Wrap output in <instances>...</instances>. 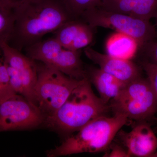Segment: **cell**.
<instances>
[{"label":"cell","mask_w":157,"mask_h":157,"mask_svg":"<svg viewBox=\"0 0 157 157\" xmlns=\"http://www.w3.org/2000/svg\"><path fill=\"white\" fill-rule=\"evenodd\" d=\"M129 120L119 114L101 117L70 135L59 146L46 152L48 157H57L106 151L120 130Z\"/></svg>","instance_id":"cell-3"},{"label":"cell","mask_w":157,"mask_h":157,"mask_svg":"<svg viewBox=\"0 0 157 157\" xmlns=\"http://www.w3.org/2000/svg\"><path fill=\"white\" fill-rule=\"evenodd\" d=\"M82 80L71 78L42 63H37V79L35 87L37 106L46 117L52 115Z\"/></svg>","instance_id":"cell-4"},{"label":"cell","mask_w":157,"mask_h":157,"mask_svg":"<svg viewBox=\"0 0 157 157\" xmlns=\"http://www.w3.org/2000/svg\"><path fill=\"white\" fill-rule=\"evenodd\" d=\"M104 157H130V155L126 149L122 145H119L112 142L105 152Z\"/></svg>","instance_id":"cell-22"},{"label":"cell","mask_w":157,"mask_h":157,"mask_svg":"<svg viewBox=\"0 0 157 157\" xmlns=\"http://www.w3.org/2000/svg\"><path fill=\"white\" fill-rule=\"evenodd\" d=\"M96 28L81 18H75L60 27L54 37L64 48L80 51L91 44Z\"/></svg>","instance_id":"cell-12"},{"label":"cell","mask_w":157,"mask_h":157,"mask_svg":"<svg viewBox=\"0 0 157 157\" xmlns=\"http://www.w3.org/2000/svg\"><path fill=\"white\" fill-rule=\"evenodd\" d=\"M91 85L86 77L83 79L61 107L45 117L44 124L69 135L98 118L107 115L110 110L109 104L96 95Z\"/></svg>","instance_id":"cell-2"},{"label":"cell","mask_w":157,"mask_h":157,"mask_svg":"<svg viewBox=\"0 0 157 157\" xmlns=\"http://www.w3.org/2000/svg\"><path fill=\"white\" fill-rule=\"evenodd\" d=\"M141 67L146 73L147 78L151 85L157 96V66L147 62L142 61Z\"/></svg>","instance_id":"cell-21"},{"label":"cell","mask_w":157,"mask_h":157,"mask_svg":"<svg viewBox=\"0 0 157 157\" xmlns=\"http://www.w3.org/2000/svg\"><path fill=\"white\" fill-rule=\"evenodd\" d=\"M80 18L97 28H105L135 38L141 47L156 37L155 27L150 21L108 11L101 8L86 11Z\"/></svg>","instance_id":"cell-7"},{"label":"cell","mask_w":157,"mask_h":157,"mask_svg":"<svg viewBox=\"0 0 157 157\" xmlns=\"http://www.w3.org/2000/svg\"><path fill=\"white\" fill-rule=\"evenodd\" d=\"M86 56L99 68L125 84L141 76V67L132 60L122 59L97 51L90 46L84 49Z\"/></svg>","instance_id":"cell-11"},{"label":"cell","mask_w":157,"mask_h":157,"mask_svg":"<svg viewBox=\"0 0 157 157\" xmlns=\"http://www.w3.org/2000/svg\"><path fill=\"white\" fill-rule=\"evenodd\" d=\"M99 8L148 21L157 15V0H101Z\"/></svg>","instance_id":"cell-13"},{"label":"cell","mask_w":157,"mask_h":157,"mask_svg":"<svg viewBox=\"0 0 157 157\" xmlns=\"http://www.w3.org/2000/svg\"><path fill=\"white\" fill-rule=\"evenodd\" d=\"M17 94L11 86L7 67L3 61H0V104L14 98Z\"/></svg>","instance_id":"cell-18"},{"label":"cell","mask_w":157,"mask_h":157,"mask_svg":"<svg viewBox=\"0 0 157 157\" xmlns=\"http://www.w3.org/2000/svg\"><path fill=\"white\" fill-rule=\"evenodd\" d=\"M109 104L113 114L147 121L157 112V96L147 78L140 76L126 85Z\"/></svg>","instance_id":"cell-5"},{"label":"cell","mask_w":157,"mask_h":157,"mask_svg":"<svg viewBox=\"0 0 157 157\" xmlns=\"http://www.w3.org/2000/svg\"><path fill=\"white\" fill-rule=\"evenodd\" d=\"M155 18L156 19V26L155 27L156 33V36H157V15Z\"/></svg>","instance_id":"cell-24"},{"label":"cell","mask_w":157,"mask_h":157,"mask_svg":"<svg viewBox=\"0 0 157 157\" xmlns=\"http://www.w3.org/2000/svg\"><path fill=\"white\" fill-rule=\"evenodd\" d=\"M105 48L107 54L110 56L132 60L139 52L141 46L133 37L116 32L107 39Z\"/></svg>","instance_id":"cell-15"},{"label":"cell","mask_w":157,"mask_h":157,"mask_svg":"<svg viewBox=\"0 0 157 157\" xmlns=\"http://www.w3.org/2000/svg\"><path fill=\"white\" fill-rule=\"evenodd\" d=\"M140 51L144 56L143 61L157 66V41L155 39L142 46Z\"/></svg>","instance_id":"cell-19"},{"label":"cell","mask_w":157,"mask_h":157,"mask_svg":"<svg viewBox=\"0 0 157 157\" xmlns=\"http://www.w3.org/2000/svg\"><path fill=\"white\" fill-rule=\"evenodd\" d=\"M0 50L2 53L3 61L17 70L21 76L24 89L23 97L37 105L35 94L37 79V63L36 61L6 42L0 43Z\"/></svg>","instance_id":"cell-9"},{"label":"cell","mask_w":157,"mask_h":157,"mask_svg":"<svg viewBox=\"0 0 157 157\" xmlns=\"http://www.w3.org/2000/svg\"><path fill=\"white\" fill-rule=\"evenodd\" d=\"M117 136L130 157H157V137L147 121L136 122L131 131L120 130Z\"/></svg>","instance_id":"cell-10"},{"label":"cell","mask_w":157,"mask_h":157,"mask_svg":"<svg viewBox=\"0 0 157 157\" xmlns=\"http://www.w3.org/2000/svg\"><path fill=\"white\" fill-rule=\"evenodd\" d=\"M24 49L26 55L34 60L55 68L71 78L78 80L86 78L81 50L67 49L54 37L41 40Z\"/></svg>","instance_id":"cell-6"},{"label":"cell","mask_w":157,"mask_h":157,"mask_svg":"<svg viewBox=\"0 0 157 157\" xmlns=\"http://www.w3.org/2000/svg\"><path fill=\"white\" fill-rule=\"evenodd\" d=\"M15 22L8 43L20 51L75 19L61 0H26L15 7Z\"/></svg>","instance_id":"cell-1"},{"label":"cell","mask_w":157,"mask_h":157,"mask_svg":"<svg viewBox=\"0 0 157 157\" xmlns=\"http://www.w3.org/2000/svg\"><path fill=\"white\" fill-rule=\"evenodd\" d=\"M15 7L5 2H0V43L9 42L15 22Z\"/></svg>","instance_id":"cell-16"},{"label":"cell","mask_w":157,"mask_h":157,"mask_svg":"<svg viewBox=\"0 0 157 157\" xmlns=\"http://www.w3.org/2000/svg\"><path fill=\"white\" fill-rule=\"evenodd\" d=\"M45 117L37 105L18 94L0 104V132L37 128Z\"/></svg>","instance_id":"cell-8"},{"label":"cell","mask_w":157,"mask_h":157,"mask_svg":"<svg viewBox=\"0 0 157 157\" xmlns=\"http://www.w3.org/2000/svg\"><path fill=\"white\" fill-rule=\"evenodd\" d=\"M25 1L26 0H0V2L9 3L16 7V6H18Z\"/></svg>","instance_id":"cell-23"},{"label":"cell","mask_w":157,"mask_h":157,"mask_svg":"<svg viewBox=\"0 0 157 157\" xmlns=\"http://www.w3.org/2000/svg\"><path fill=\"white\" fill-rule=\"evenodd\" d=\"M4 63L7 67L11 86L17 94L23 96L24 89L22 80L19 73L14 68L9 66L5 62H4Z\"/></svg>","instance_id":"cell-20"},{"label":"cell","mask_w":157,"mask_h":157,"mask_svg":"<svg viewBox=\"0 0 157 157\" xmlns=\"http://www.w3.org/2000/svg\"><path fill=\"white\" fill-rule=\"evenodd\" d=\"M1 59H0V61H1Z\"/></svg>","instance_id":"cell-25"},{"label":"cell","mask_w":157,"mask_h":157,"mask_svg":"<svg viewBox=\"0 0 157 157\" xmlns=\"http://www.w3.org/2000/svg\"><path fill=\"white\" fill-rule=\"evenodd\" d=\"M74 18H79L86 11L101 7V0H61Z\"/></svg>","instance_id":"cell-17"},{"label":"cell","mask_w":157,"mask_h":157,"mask_svg":"<svg viewBox=\"0 0 157 157\" xmlns=\"http://www.w3.org/2000/svg\"><path fill=\"white\" fill-rule=\"evenodd\" d=\"M86 77L99 93V97L104 103L109 104L117 97L125 86V83L99 68H85Z\"/></svg>","instance_id":"cell-14"}]
</instances>
